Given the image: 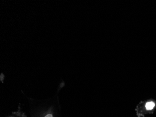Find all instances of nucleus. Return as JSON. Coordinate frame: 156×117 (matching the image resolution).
Listing matches in <instances>:
<instances>
[{
  "mask_svg": "<svg viewBox=\"0 0 156 117\" xmlns=\"http://www.w3.org/2000/svg\"><path fill=\"white\" fill-rule=\"evenodd\" d=\"M156 109V102L149 100L140 102L136 106L135 111L137 117H145L148 114H153Z\"/></svg>",
  "mask_w": 156,
  "mask_h": 117,
  "instance_id": "obj_1",
  "label": "nucleus"
},
{
  "mask_svg": "<svg viewBox=\"0 0 156 117\" xmlns=\"http://www.w3.org/2000/svg\"></svg>",
  "mask_w": 156,
  "mask_h": 117,
  "instance_id": "obj_3",
  "label": "nucleus"
},
{
  "mask_svg": "<svg viewBox=\"0 0 156 117\" xmlns=\"http://www.w3.org/2000/svg\"><path fill=\"white\" fill-rule=\"evenodd\" d=\"M45 117H53V116H52L51 114H48V115H46V116H45Z\"/></svg>",
  "mask_w": 156,
  "mask_h": 117,
  "instance_id": "obj_2",
  "label": "nucleus"
}]
</instances>
